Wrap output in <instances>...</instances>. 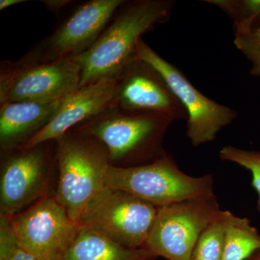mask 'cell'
<instances>
[{"instance_id":"24","label":"cell","mask_w":260,"mask_h":260,"mask_svg":"<svg viewBox=\"0 0 260 260\" xmlns=\"http://www.w3.org/2000/svg\"><path fill=\"white\" fill-rule=\"evenodd\" d=\"M27 0H0V10L6 9L14 5L26 3Z\"/></svg>"},{"instance_id":"6","label":"cell","mask_w":260,"mask_h":260,"mask_svg":"<svg viewBox=\"0 0 260 260\" xmlns=\"http://www.w3.org/2000/svg\"><path fill=\"white\" fill-rule=\"evenodd\" d=\"M124 1H75L61 15L51 34L34 44L21 57L31 62L48 63L81 54L99 39Z\"/></svg>"},{"instance_id":"3","label":"cell","mask_w":260,"mask_h":260,"mask_svg":"<svg viewBox=\"0 0 260 260\" xmlns=\"http://www.w3.org/2000/svg\"><path fill=\"white\" fill-rule=\"evenodd\" d=\"M57 166L54 197L80 224L94 199L107 187L110 166L104 145L85 132L73 128L55 141Z\"/></svg>"},{"instance_id":"21","label":"cell","mask_w":260,"mask_h":260,"mask_svg":"<svg viewBox=\"0 0 260 260\" xmlns=\"http://www.w3.org/2000/svg\"><path fill=\"white\" fill-rule=\"evenodd\" d=\"M20 247L11 218L0 215V260L8 259Z\"/></svg>"},{"instance_id":"8","label":"cell","mask_w":260,"mask_h":260,"mask_svg":"<svg viewBox=\"0 0 260 260\" xmlns=\"http://www.w3.org/2000/svg\"><path fill=\"white\" fill-rule=\"evenodd\" d=\"M81 70L71 57L48 63L23 58L0 62V104L52 102L80 87Z\"/></svg>"},{"instance_id":"5","label":"cell","mask_w":260,"mask_h":260,"mask_svg":"<svg viewBox=\"0 0 260 260\" xmlns=\"http://www.w3.org/2000/svg\"><path fill=\"white\" fill-rule=\"evenodd\" d=\"M55 149V141H48L29 150L2 154L0 215L13 216L54 194Z\"/></svg>"},{"instance_id":"25","label":"cell","mask_w":260,"mask_h":260,"mask_svg":"<svg viewBox=\"0 0 260 260\" xmlns=\"http://www.w3.org/2000/svg\"><path fill=\"white\" fill-rule=\"evenodd\" d=\"M249 260H260V250L251 256Z\"/></svg>"},{"instance_id":"4","label":"cell","mask_w":260,"mask_h":260,"mask_svg":"<svg viewBox=\"0 0 260 260\" xmlns=\"http://www.w3.org/2000/svg\"><path fill=\"white\" fill-rule=\"evenodd\" d=\"M106 184L129 192L158 208L214 194L212 175L194 177L184 174L169 154L151 164L121 168L109 166Z\"/></svg>"},{"instance_id":"9","label":"cell","mask_w":260,"mask_h":260,"mask_svg":"<svg viewBox=\"0 0 260 260\" xmlns=\"http://www.w3.org/2000/svg\"><path fill=\"white\" fill-rule=\"evenodd\" d=\"M158 208L126 191L107 187L90 203L80 225L129 249L144 248Z\"/></svg>"},{"instance_id":"17","label":"cell","mask_w":260,"mask_h":260,"mask_svg":"<svg viewBox=\"0 0 260 260\" xmlns=\"http://www.w3.org/2000/svg\"><path fill=\"white\" fill-rule=\"evenodd\" d=\"M207 3L218 7L232 19L234 35L260 25V0H208Z\"/></svg>"},{"instance_id":"12","label":"cell","mask_w":260,"mask_h":260,"mask_svg":"<svg viewBox=\"0 0 260 260\" xmlns=\"http://www.w3.org/2000/svg\"><path fill=\"white\" fill-rule=\"evenodd\" d=\"M114 107L131 112L164 114L186 119L185 109L162 77L148 63L135 58L116 75Z\"/></svg>"},{"instance_id":"18","label":"cell","mask_w":260,"mask_h":260,"mask_svg":"<svg viewBox=\"0 0 260 260\" xmlns=\"http://www.w3.org/2000/svg\"><path fill=\"white\" fill-rule=\"evenodd\" d=\"M224 250V227L220 216L205 229L198 239L191 260H222Z\"/></svg>"},{"instance_id":"20","label":"cell","mask_w":260,"mask_h":260,"mask_svg":"<svg viewBox=\"0 0 260 260\" xmlns=\"http://www.w3.org/2000/svg\"><path fill=\"white\" fill-rule=\"evenodd\" d=\"M234 44L251 62V75L260 77V25L250 31L235 35Z\"/></svg>"},{"instance_id":"23","label":"cell","mask_w":260,"mask_h":260,"mask_svg":"<svg viewBox=\"0 0 260 260\" xmlns=\"http://www.w3.org/2000/svg\"><path fill=\"white\" fill-rule=\"evenodd\" d=\"M5 260H39L35 256L29 254L21 247L19 248L10 257Z\"/></svg>"},{"instance_id":"16","label":"cell","mask_w":260,"mask_h":260,"mask_svg":"<svg viewBox=\"0 0 260 260\" xmlns=\"http://www.w3.org/2000/svg\"><path fill=\"white\" fill-rule=\"evenodd\" d=\"M224 250L222 260L250 259L260 250V234L246 218L222 210Z\"/></svg>"},{"instance_id":"19","label":"cell","mask_w":260,"mask_h":260,"mask_svg":"<svg viewBox=\"0 0 260 260\" xmlns=\"http://www.w3.org/2000/svg\"><path fill=\"white\" fill-rule=\"evenodd\" d=\"M219 156L223 160L235 162L250 171L252 175L251 185L258 194V210L260 211V151L243 150L237 147H223Z\"/></svg>"},{"instance_id":"11","label":"cell","mask_w":260,"mask_h":260,"mask_svg":"<svg viewBox=\"0 0 260 260\" xmlns=\"http://www.w3.org/2000/svg\"><path fill=\"white\" fill-rule=\"evenodd\" d=\"M10 218L20 247L39 260L60 259L74 242L80 227L54 194Z\"/></svg>"},{"instance_id":"14","label":"cell","mask_w":260,"mask_h":260,"mask_svg":"<svg viewBox=\"0 0 260 260\" xmlns=\"http://www.w3.org/2000/svg\"><path fill=\"white\" fill-rule=\"evenodd\" d=\"M0 104V153L18 150L52 119L63 99Z\"/></svg>"},{"instance_id":"22","label":"cell","mask_w":260,"mask_h":260,"mask_svg":"<svg viewBox=\"0 0 260 260\" xmlns=\"http://www.w3.org/2000/svg\"><path fill=\"white\" fill-rule=\"evenodd\" d=\"M47 10L54 13L57 18L61 17L70 7L74 4L73 0H41Z\"/></svg>"},{"instance_id":"15","label":"cell","mask_w":260,"mask_h":260,"mask_svg":"<svg viewBox=\"0 0 260 260\" xmlns=\"http://www.w3.org/2000/svg\"><path fill=\"white\" fill-rule=\"evenodd\" d=\"M144 248L129 249L112 242L85 225H80L76 239L59 260H156Z\"/></svg>"},{"instance_id":"13","label":"cell","mask_w":260,"mask_h":260,"mask_svg":"<svg viewBox=\"0 0 260 260\" xmlns=\"http://www.w3.org/2000/svg\"><path fill=\"white\" fill-rule=\"evenodd\" d=\"M116 76L79 87L63 99L50 121L16 150H27L48 141H56L69 130L114 106Z\"/></svg>"},{"instance_id":"7","label":"cell","mask_w":260,"mask_h":260,"mask_svg":"<svg viewBox=\"0 0 260 260\" xmlns=\"http://www.w3.org/2000/svg\"><path fill=\"white\" fill-rule=\"evenodd\" d=\"M221 212L215 194L158 208L144 249L157 257L191 260L200 236Z\"/></svg>"},{"instance_id":"1","label":"cell","mask_w":260,"mask_h":260,"mask_svg":"<svg viewBox=\"0 0 260 260\" xmlns=\"http://www.w3.org/2000/svg\"><path fill=\"white\" fill-rule=\"evenodd\" d=\"M174 5L172 0H125L93 45L71 57L81 70L80 87L115 76L135 59L142 36L169 20Z\"/></svg>"},{"instance_id":"2","label":"cell","mask_w":260,"mask_h":260,"mask_svg":"<svg viewBox=\"0 0 260 260\" xmlns=\"http://www.w3.org/2000/svg\"><path fill=\"white\" fill-rule=\"evenodd\" d=\"M174 119L152 112H131L114 106L74 128L99 140L111 166L128 168L151 164L167 153L164 137Z\"/></svg>"},{"instance_id":"10","label":"cell","mask_w":260,"mask_h":260,"mask_svg":"<svg viewBox=\"0 0 260 260\" xmlns=\"http://www.w3.org/2000/svg\"><path fill=\"white\" fill-rule=\"evenodd\" d=\"M135 58L145 61L162 77L187 114L186 136L193 146L213 141L219 131L237 117V112L200 93L177 67L157 54L143 39L138 41Z\"/></svg>"}]
</instances>
